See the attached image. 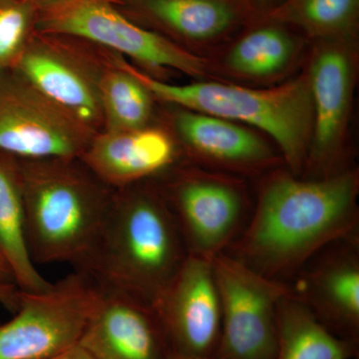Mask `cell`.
<instances>
[{
  "instance_id": "cell-1",
  "label": "cell",
  "mask_w": 359,
  "mask_h": 359,
  "mask_svg": "<svg viewBox=\"0 0 359 359\" xmlns=\"http://www.w3.org/2000/svg\"><path fill=\"white\" fill-rule=\"evenodd\" d=\"M358 193L355 170L311 180L273 172L231 255L268 278L292 275L328 245L356 236Z\"/></svg>"
},
{
  "instance_id": "cell-2",
  "label": "cell",
  "mask_w": 359,
  "mask_h": 359,
  "mask_svg": "<svg viewBox=\"0 0 359 359\" xmlns=\"http://www.w3.org/2000/svg\"><path fill=\"white\" fill-rule=\"evenodd\" d=\"M155 180L115 190L102 233L82 273L154 306L188 257Z\"/></svg>"
},
{
  "instance_id": "cell-3",
  "label": "cell",
  "mask_w": 359,
  "mask_h": 359,
  "mask_svg": "<svg viewBox=\"0 0 359 359\" xmlns=\"http://www.w3.org/2000/svg\"><path fill=\"white\" fill-rule=\"evenodd\" d=\"M18 161L32 261L81 271L100 238L115 190L80 158Z\"/></svg>"
},
{
  "instance_id": "cell-4",
  "label": "cell",
  "mask_w": 359,
  "mask_h": 359,
  "mask_svg": "<svg viewBox=\"0 0 359 359\" xmlns=\"http://www.w3.org/2000/svg\"><path fill=\"white\" fill-rule=\"evenodd\" d=\"M117 57L155 100L262 130L280 148L290 173L297 176L304 169L313 125L309 74L269 89L212 81L177 85L151 76L122 56Z\"/></svg>"
},
{
  "instance_id": "cell-5",
  "label": "cell",
  "mask_w": 359,
  "mask_h": 359,
  "mask_svg": "<svg viewBox=\"0 0 359 359\" xmlns=\"http://www.w3.org/2000/svg\"><path fill=\"white\" fill-rule=\"evenodd\" d=\"M117 0H62L40 9L37 30L79 37L122 57L153 75L174 70L193 77L207 75L204 58L160 33L130 20Z\"/></svg>"
},
{
  "instance_id": "cell-6",
  "label": "cell",
  "mask_w": 359,
  "mask_h": 359,
  "mask_svg": "<svg viewBox=\"0 0 359 359\" xmlns=\"http://www.w3.org/2000/svg\"><path fill=\"white\" fill-rule=\"evenodd\" d=\"M100 290L75 271L40 292L20 290L13 320L0 323V359H44L79 344Z\"/></svg>"
},
{
  "instance_id": "cell-7",
  "label": "cell",
  "mask_w": 359,
  "mask_h": 359,
  "mask_svg": "<svg viewBox=\"0 0 359 359\" xmlns=\"http://www.w3.org/2000/svg\"><path fill=\"white\" fill-rule=\"evenodd\" d=\"M112 52L79 37L36 30L13 69L94 133L103 131L101 82Z\"/></svg>"
},
{
  "instance_id": "cell-8",
  "label": "cell",
  "mask_w": 359,
  "mask_h": 359,
  "mask_svg": "<svg viewBox=\"0 0 359 359\" xmlns=\"http://www.w3.org/2000/svg\"><path fill=\"white\" fill-rule=\"evenodd\" d=\"M211 262L222 311L215 358L275 359L278 304L292 289L226 252Z\"/></svg>"
},
{
  "instance_id": "cell-9",
  "label": "cell",
  "mask_w": 359,
  "mask_h": 359,
  "mask_svg": "<svg viewBox=\"0 0 359 359\" xmlns=\"http://www.w3.org/2000/svg\"><path fill=\"white\" fill-rule=\"evenodd\" d=\"M95 135L15 69L0 73V152L20 160L81 158Z\"/></svg>"
},
{
  "instance_id": "cell-10",
  "label": "cell",
  "mask_w": 359,
  "mask_h": 359,
  "mask_svg": "<svg viewBox=\"0 0 359 359\" xmlns=\"http://www.w3.org/2000/svg\"><path fill=\"white\" fill-rule=\"evenodd\" d=\"M157 182L173 212L189 255L211 259L244 230L247 199L235 180L172 168Z\"/></svg>"
},
{
  "instance_id": "cell-11",
  "label": "cell",
  "mask_w": 359,
  "mask_h": 359,
  "mask_svg": "<svg viewBox=\"0 0 359 359\" xmlns=\"http://www.w3.org/2000/svg\"><path fill=\"white\" fill-rule=\"evenodd\" d=\"M153 308L173 353L215 358L222 311L211 259L188 255Z\"/></svg>"
},
{
  "instance_id": "cell-12",
  "label": "cell",
  "mask_w": 359,
  "mask_h": 359,
  "mask_svg": "<svg viewBox=\"0 0 359 359\" xmlns=\"http://www.w3.org/2000/svg\"><path fill=\"white\" fill-rule=\"evenodd\" d=\"M347 39H323L308 72L313 97V135L304 168L325 178L339 173L353 89V61Z\"/></svg>"
},
{
  "instance_id": "cell-13",
  "label": "cell",
  "mask_w": 359,
  "mask_h": 359,
  "mask_svg": "<svg viewBox=\"0 0 359 359\" xmlns=\"http://www.w3.org/2000/svg\"><path fill=\"white\" fill-rule=\"evenodd\" d=\"M98 287L80 346L94 359H169L171 346L154 308L126 292Z\"/></svg>"
},
{
  "instance_id": "cell-14",
  "label": "cell",
  "mask_w": 359,
  "mask_h": 359,
  "mask_svg": "<svg viewBox=\"0 0 359 359\" xmlns=\"http://www.w3.org/2000/svg\"><path fill=\"white\" fill-rule=\"evenodd\" d=\"M311 264L295 292L340 339L359 344L358 235L332 245Z\"/></svg>"
},
{
  "instance_id": "cell-15",
  "label": "cell",
  "mask_w": 359,
  "mask_h": 359,
  "mask_svg": "<svg viewBox=\"0 0 359 359\" xmlns=\"http://www.w3.org/2000/svg\"><path fill=\"white\" fill-rule=\"evenodd\" d=\"M113 190L154 180L174 167L176 142L165 130L145 126L96 134L80 158Z\"/></svg>"
},
{
  "instance_id": "cell-16",
  "label": "cell",
  "mask_w": 359,
  "mask_h": 359,
  "mask_svg": "<svg viewBox=\"0 0 359 359\" xmlns=\"http://www.w3.org/2000/svg\"><path fill=\"white\" fill-rule=\"evenodd\" d=\"M174 127L190 154L209 164L257 173L278 163L263 139L238 123L181 109L175 115Z\"/></svg>"
},
{
  "instance_id": "cell-17",
  "label": "cell",
  "mask_w": 359,
  "mask_h": 359,
  "mask_svg": "<svg viewBox=\"0 0 359 359\" xmlns=\"http://www.w3.org/2000/svg\"><path fill=\"white\" fill-rule=\"evenodd\" d=\"M116 4L130 20L193 41L216 39L236 20L235 7L226 0H118Z\"/></svg>"
},
{
  "instance_id": "cell-18",
  "label": "cell",
  "mask_w": 359,
  "mask_h": 359,
  "mask_svg": "<svg viewBox=\"0 0 359 359\" xmlns=\"http://www.w3.org/2000/svg\"><path fill=\"white\" fill-rule=\"evenodd\" d=\"M0 254L22 292H40L50 287L28 250L20 161L4 152H0Z\"/></svg>"
},
{
  "instance_id": "cell-19",
  "label": "cell",
  "mask_w": 359,
  "mask_h": 359,
  "mask_svg": "<svg viewBox=\"0 0 359 359\" xmlns=\"http://www.w3.org/2000/svg\"><path fill=\"white\" fill-rule=\"evenodd\" d=\"M358 348L327 330L294 290L278 304L275 359H355Z\"/></svg>"
},
{
  "instance_id": "cell-20",
  "label": "cell",
  "mask_w": 359,
  "mask_h": 359,
  "mask_svg": "<svg viewBox=\"0 0 359 359\" xmlns=\"http://www.w3.org/2000/svg\"><path fill=\"white\" fill-rule=\"evenodd\" d=\"M154 97L143 84L125 69L117 54L101 82L103 131H125L148 126L153 113Z\"/></svg>"
},
{
  "instance_id": "cell-21",
  "label": "cell",
  "mask_w": 359,
  "mask_h": 359,
  "mask_svg": "<svg viewBox=\"0 0 359 359\" xmlns=\"http://www.w3.org/2000/svg\"><path fill=\"white\" fill-rule=\"evenodd\" d=\"M359 0H285L266 21L302 28L320 39H347L355 30Z\"/></svg>"
},
{
  "instance_id": "cell-22",
  "label": "cell",
  "mask_w": 359,
  "mask_h": 359,
  "mask_svg": "<svg viewBox=\"0 0 359 359\" xmlns=\"http://www.w3.org/2000/svg\"><path fill=\"white\" fill-rule=\"evenodd\" d=\"M295 51L294 37L282 25L271 22L238 40L229 53L226 65L241 76L269 77L285 69Z\"/></svg>"
},
{
  "instance_id": "cell-23",
  "label": "cell",
  "mask_w": 359,
  "mask_h": 359,
  "mask_svg": "<svg viewBox=\"0 0 359 359\" xmlns=\"http://www.w3.org/2000/svg\"><path fill=\"white\" fill-rule=\"evenodd\" d=\"M34 0H0V73L13 69L39 26Z\"/></svg>"
},
{
  "instance_id": "cell-24",
  "label": "cell",
  "mask_w": 359,
  "mask_h": 359,
  "mask_svg": "<svg viewBox=\"0 0 359 359\" xmlns=\"http://www.w3.org/2000/svg\"><path fill=\"white\" fill-rule=\"evenodd\" d=\"M20 290L15 285H1L0 287V304L4 308L15 313L20 302Z\"/></svg>"
},
{
  "instance_id": "cell-25",
  "label": "cell",
  "mask_w": 359,
  "mask_h": 359,
  "mask_svg": "<svg viewBox=\"0 0 359 359\" xmlns=\"http://www.w3.org/2000/svg\"><path fill=\"white\" fill-rule=\"evenodd\" d=\"M283 1L285 0H243V4L245 8L257 11L264 18L271 11L280 6Z\"/></svg>"
},
{
  "instance_id": "cell-26",
  "label": "cell",
  "mask_w": 359,
  "mask_h": 359,
  "mask_svg": "<svg viewBox=\"0 0 359 359\" xmlns=\"http://www.w3.org/2000/svg\"><path fill=\"white\" fill-rule=\"evenodd\" d=\"M44 359H94V358L86 349L78 344L76 346H71L69 348L55 354V355Z\"/></svg>"
},
{
  "instance_id": "cell-27",
  "label": "cell",
  "mask_w": 359,
  "mask_h": 359,
  "mask_svg": "<svg viewBox=\"0 0 359 359\" xmlns=\"http://www.w3.org/2000/svg\"><path fill=\"white\" fill-rule=\"evenodd\" d=\"M9 285H15L13 271H11V266L7 264L6 259L0 254V287Z\"/></svg>"
},
{
  "instance_id": "cell-28",
  "label": "cell",
  "mask_w": 359,
  "mask_h": 359,
  "mask_svg": "<svg viewBox=\"0 0 359 359\" xmlns=\"http://www.w3.org/2000/svg\"><path fill=\"white\" fill-rule=\"evenodd\" d=\"M169 359H218V358H205V356L184 355V354H179V353H173V351H172L171 355H170Z\"/></svg>"
},
{
  "instance_id": "cell-29",
  "label": "cell",
  "mask_w": 359,
  "mask_h": 359,
  "mask_svg": "<svg viewBox=\"0 0 359 359\" xmlns=\"http://www.w3.org/2000/svg\"><path fill=\"white\" fill-rule=\"evenodd\" d=\"M39 4V8H44V7L50 6L52 4H57V2L62 1V0H34Z\"/></svg>"
}]
</instances>
